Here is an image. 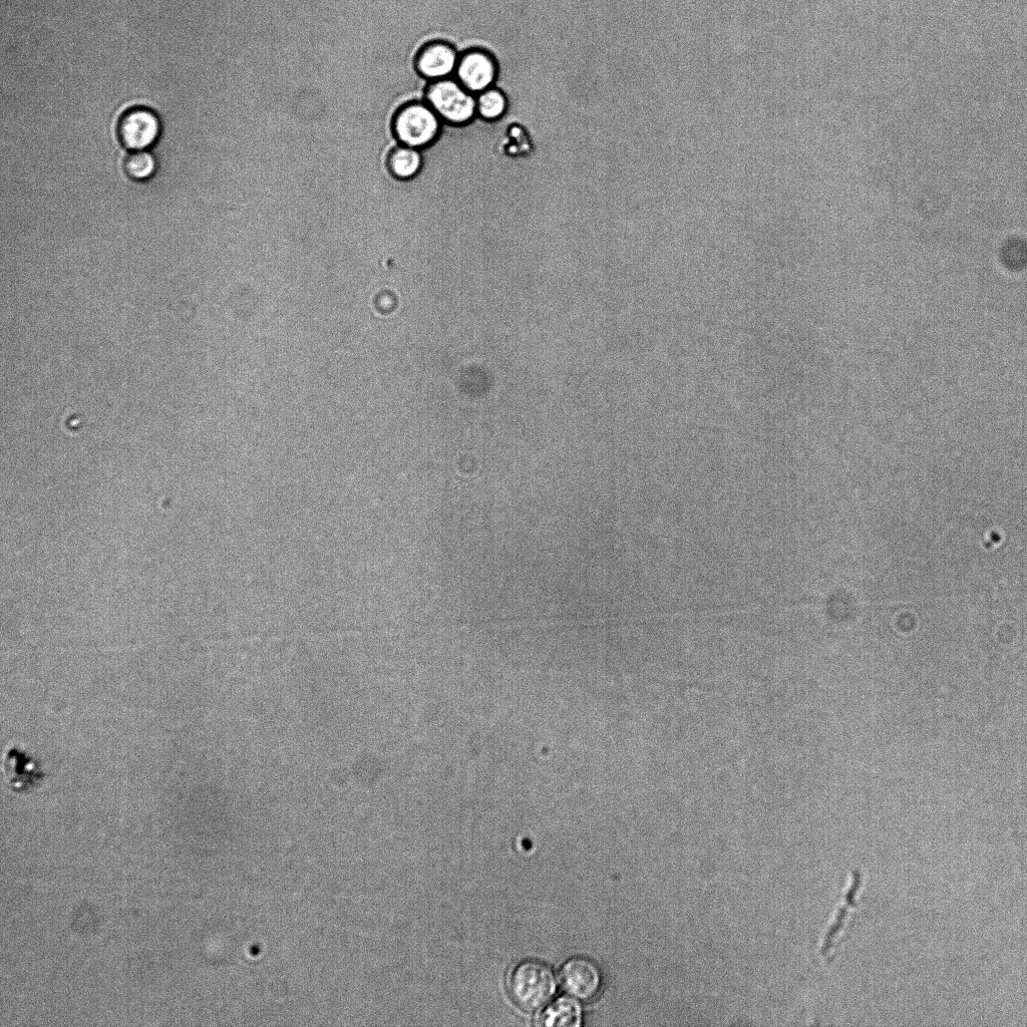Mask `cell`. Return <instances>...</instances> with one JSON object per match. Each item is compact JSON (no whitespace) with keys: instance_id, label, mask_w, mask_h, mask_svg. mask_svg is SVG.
Masks as SVG:
<instances>
[{"instance_id":"1","label":"cell","mask_w":1027,"mask_h":1027,"mask_svg":"<svg viewBox=\"0 0 1027 1027\" xmlns=\"http://www.w3.org/2000/svg\"><path fill=\"white\" fill-rule=\"evenodd\" d=\"M557 981L553 970L543 962L527 960L520 963L510 979L514 1001L527 1011L544 1008L553 998Z\"/></svg>"},{"instance_id":"2","label":"cell","mask_w":1027,"mask_h":1027,"mask_svg":"<svg viewBox=\"0 0 1027 1027\" xmlns=\"http://www.w3.org/2000/svg\"><path fill=\"white\" fill-rule=\"evenodd\" d=\"M426 103L450 125H466L477 116V96L455 78L432 82L426 91Z\"/></svg>"},{"instance_id":"3","label":"cell","mask_w":1027,"mask_h":1027,"mask_svg":"<svg viewBox=\"0 0 1027 1027\" xmlns=\"http://www.w3.org/2000/svg\"><path fill=\"white\" fill-rule=\"evenodd\" d=\"M442 123L426 102H413L398 111L393 127L402 146L421 150L438 139Z\"/></svg>"},{"instance_id":"4","label":"cell","mask_w":1027,"mask_h":1027,"mask_svg":"<svg viewBox=\"0 0 1027 1027\" xmlns=\"http://www.w3.org/2000/svg\"><path fill=\"white\" fill-rule=\"evenodd\" d=\"M161 123L158 116L146 108H134L120 119L118 136L122 145L132 151H146L158 140Z\"/></svg>"},{"instance_id":"5","label":"cell","mask_w":1027,"mask_h":1027,"mask_svg":"<svg viewBox=\"0 0 1027 1027\" xmlns=\"http://www.w3.org/2000/svg\"><path fill=\"white\" fill-rule=\"evenodd\" d=\"M498 66L494 57L479 49L460 55L455 79L475 96L494 87Z\"/></svg>"},{"instance_id":"6","label":"cell","mask_w":1027,"mask_h":1027,"mask_svg":"<svg viewBox=\"0 0 1027 1027\" xmlns=\"http://www.w3.org/2000/svg\"><path fill=\"white\" fill-rule=\"evenodd\" d=\"M560 977L565 991L579 1000H592L601 990L600 969L593 961L584 957L568 960L561 969Z\"/></svg>"},{"instance_id":"7","label":"cell","mask_w":1027,"mask_h":1027,"mask_svg":"<svg viewBox=\"0 0 1027 1027\" xmlns=\"http://www.w3.org/2000/svg\"><path fill=\"white\" fill-rule=\"evenodd\" d=\"M460 55L457 50L445 42H433L426 45L416 59L418 73L431 82L455 77Z\"/></svg>"},{"instance_id":"8","label":"cell","mask_w":1027,"mask_h":1027,"mask_svg":"<svg viewBox=\"0 0 1027 1027\" xmlns=\"http://www.w3.org/2000/svg\"><path fill=\"white\" fill-rule=\"evenodd\" d=\"M5 772L9 785L15 792L34 790L46 779L41 763L19 748H12L7 753Z\"/></svg>"},{"instance_id":"9","label":"cell","mask_w":1027,"mask_h":1027,"mask_svg":"<svg viewBox=\"0 0 1027 1027\" xmlns=\"http://www.w3.org/2000/svg\"><path fill=\"white\" fill-rule=\"evenodd\" d=\"M582 1008L569 997L558 998L548 1006L541 1017L544 1026L578 1027L582 1024Z\"/></svg>"},{"instance_id":"10","label":"cell","mask_w":1027,"mask_h":1027,"mask_svg":"<svg viewBox=\"0 0 1027 1027\" xmlns=\"http://www.w3.org/2000/svg\"><path fill=\"white\" fill-rule=\"evenodd\" d=\"M423 166V156L418 149L401 146L394 149L388 159L392 175L399 180H410L417 176Z\"/></svg>"},{"instance_id":"11","label":"cell","mask_w":1027,"mask_h":1027,"mask_svg":"<svg viewBox=\"0 0 1027 1027\" xmlns=\"http://www.w3.org/2000/svg\"><path fill=\"white\" fill-rule=\"evenodd\" d=\"M507 109V98L499 89L493 87L477 96V116L485 121H498L506 114Z\"/></svg>"},{"instance_id":"12","label":"cell","mask_w":1027,"mask_h":1027,"mask_svg":"<svg viewBox=\"0 0 1027 1027\" xmlns=\"http://www.w3.org/2000/svg\"><path fill=\"white\" fill-rule=\"evenodd\" d=\"M124 169L132 180L146 181L155 174L157 162L151 153L147 151H136L132 152L126 158Z\"/></svg>"}]
</instances>
